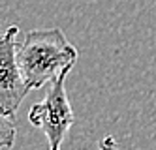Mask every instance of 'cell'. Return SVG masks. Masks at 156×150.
I'll return each mask as SVG.
<instances>
[{
	"label": "cell",
	"instance_id": "obj_1",
	"mask_svg": "<svg viewBox=\"0 0 156 150\" xmlns=\"http://www.w3.org/2000/svg\"><path fill=\"white\" fill-rule=\"evenodd\" d=\"M15 56L27 88L36 90L64 70H72L79 53L60 28H41L25 34V40L15 45Z\"/></svg>",
	"mask_w": 156,
	"mask_h": 150
},
{
	"label": "cell",
	"instance_id": "obj_2",
	"mask_svg": "<svg viewBox=\"0 0 156 150\" xmlns=\"http://www.w3.org/2000/svg\"><path fill=\"white\" fill-rule=\"evenodd\" d=\"M70 72L72 70H64L55 81H51L45 98L28 111L30 124L43 131L49 150H62V143L75 122L66 92V79Z\"/></svg>",
	"mask_w": 156,
	"mask_h": 150
},
{
	"label": "cell",
	"instance_id": "obj_3",
	"mask_svg": "<svg viewBox=\"0 0 156 150\" xmlns=\"http://www.w3.org/2000/svg\"><path fill=\"white\" fill-rule=\"evenodd\" d=\"M17 34L19 26L12 25L0 36V107L13 114L28 94L15 56Z\"/></svg>",
	"mask_w": 156,
	"mask_h": 150
},
{
	"label": "cell",
	"instance_id": "obj_4",
	"mask_svg": "<svg viewBox=\"0 0 156 150\" xmlns=\"http://www.w3.org/2000/svg\"><path fill=\"white\" fill-rule=\"evenodd\" d=\"M15 135H17L15 114L0 107V150L12 148L15 145Z\"/></svg>",
	"mask_w": 156,
	"mask_h": 150
},
{
	"label": "cell",
	"instance_id": "obj_5",
	"mask_svg": "<svg viewBox=\"0 0 156 150\" xmlns=\"http://www.w3.org/2000/svg\"><path fill=\"white\" fill-rule=\"evenodd\" d=\"M98 150H119V145L113 135H105L98 141Z\"/></svg>",
	"mask_w": 156,
	"mask_h": 150
}]
</instances>
